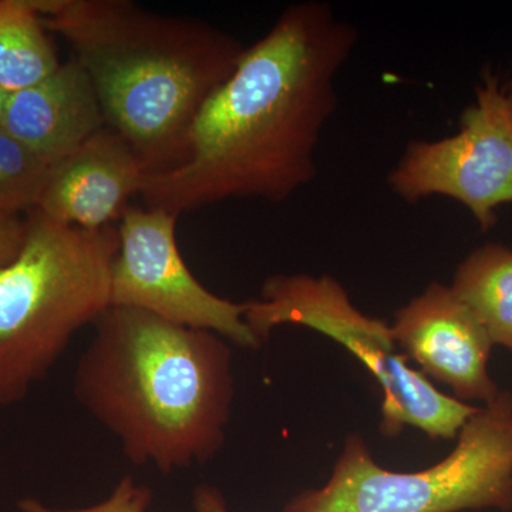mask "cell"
<instances>
[{"label": "cell", "instance_id": "obj_1", "mask_svg": "<svg viewBox=\"0 0 512 512\" xmlns=\"http://www.w3.org/2000/svg\"><path fill=\"white\" fill-rule=\"evenodd\" d=\"M357 40L328 2L288 6L202 104L178 160L147 174L146 207L180 217L234 198L284 202L311 184Z\"/></svg>", "mask_w": 512, "mask_h": 512}, {"label": "cell", "instance_id": "obj_2", "mask_svg": "<svg viewBox=\"0 0 512 512\" xmlns=\"http://www.w3.org/2000/svg\"><path fill=\"white\" fill-rule=\"evenodd\" d=\"M94 325L73 393L124 456L164 474L217 456L234 402L228 340L137 309L109 308Z\"/></svg>", "mask_w": 512, "mask_h": 512}, {"label": "cell", "instance_id": "obj_3", "mask_svg": "<svg viewBox=\"0 0 512 512\" xmlns=\"http://www.w3.org/2000/svg\"><path fill=\"white\" fill-rule=\"evenodd\" d=\"M89 76L107 126L148 173L180 157L192 121L247 47L210 23L160 15L128 0H32Z\"/></svg>", "mask_w": 512, "mask_h": 512}, {"label": "cell", "instance_id": "obj_4", "mask_svg": "<svg viewBox=\"0 0 512 512\" xmlns=\"http://www.w3.org/2000/svg\"><path fill=\"white\" fill-rule=\"evenodd\" d=\"M19 254L0 268V407L25 399L73 336L110 308L117 228L82 229L30 211Z\"/></svg>", "mask_w": 512, "mask_h": 512}, {"label": "cell", "instance_id": "obj_5", "mask_svg": "<svg viewBox=\"0 0 512 512\" xmlns=\"http://www.w3.org/2000/svg\"><path fill=\"white\" fill-rule=\"evenodd\" d=\"M512 510V393L481 407L450 456L413 473L377 464L349 434L328 483L295 495L282 512H461Z\"/></svg>", "mask_w": 512, "mask_h": 512}, {"label": "cell", "instance_id": "obj_6", "mask_svg": "<svg viewBox=\"0 0 512 512\" xmlns=\"http://www.w3.org/2000/svg\"><path fill=\"white\" fill-rule=\"evenodd\" d=\"M245 320L262 345L278 326L295 325L323 333L349 350L382 389L383 436H399L410 426L431 440H454L480 412L481 407L440 392L413 369L390 325L357 309L333 276H271L262 285L261 298L248 301Z\"/></svg>", "mask_w": 512, "mask_h": 512}, {"label": "cell", "instance_id": "obj_7", "mask_svg": "<svg viewBox=\"0 0 512 512\" xmlns=\"http://www.w3.org/2000/svg\"><path fill=\"white\" fill-rule=\"evenodd\" d=\"M387 185L409 204L434 195L460 202L483 232L497 224V208L512 202V121L497 74H483L454 136L407 143Z\"/></svg>", "mask_w": 512, "mask_h": 512}, {"label": "cell", "instance_id": "obj_8", "mask_svg": "<svg viewBox=\"0 0 512 512\" xmlns=\"http://www.w3.org/2000/svg\"><path fill=\"white\" fill-rule=\"evenodd\" d=\"M177 220L178 215L160 208H128L117 228L110 308L137 309L175 325L217 333L242 349L261 348L245 320L248 302L215 295L185 264L175 237Z\"/></svg>", "mask_w": 512, "mask_h": 512}, {"label": "cell", "instance_id": "obj_9", "mask_svg": "<svg viewBox=\"0 0 512 512\" xmlns=\"http://www.w3.org/2000/svg\"><path fill=\"white\" fill-rule=\"evenodd\" d=\"M400 350L426 377L460 402L493 403L501 390L488 373L494 345L480 320L450 286L433 282L396 313L392 325Z\"/></svg>", "mask_w": 512, "mask_h": 512}, {"label": "cell", "instance_id": "obj_10", "mask_svg": "<svg viewBox=\"0 0 512 512\" xmlns=\"http://www.w3.org/2000/svg\"><path fill=\"white\" fill-rule=\"evenodd\" d=\"M147 174L136 151L106 126L56 165L37 210L69 227H113L141 194Z\"/></svg>", "mask_w": 512, "mask_h": 512}, {"label": "cell", "instance_id": "obj_11", "mask_svg": "<svg viewBox=\"0 0 512 512\" xmlns=\"http://www.w3.org/2000/svg\"><path fill=\"white\" fill-rule=\"evenodd\" d=\"M106 126L96 90L74 59L28 89L9 93L0 124L53 167Z\"/></svg>", "mask_w": 512, "mask_h": 512}, {"label": "cell", "instance_id": "obj_12", "mask_svg": "<svg viewBox=\"0 0 512 512\" xmlns=\"http://www.w3.org/2000/svg\"><path fill=\"white\" fill-rule=\"evenodd\" d=\"M448 286L477 316L493 345L512 353V249L497 242L474 249Z\"/></svg>", "mask_w": 512, "mask_h": 512}, {"label": "cell", "instance_id": "obj_13", "mask_svg": "<svg viewBox=\"0 0 512 512\" xmlns=\"http://www.w3.org/2000/svg\"><path fill=\"white\" fill-rule=\"evenodd\" d=\"M60 64L32 0H0V87L8 93L28 89Z\"/></svg>", "mask_w": 512, "mask_h": 512}, {"label": "cell", "instance_id": "obj_14", "mask_svg": "<svg viewBox=\"0 0 512 512\" xmlns=\"http://www.w3.org/2000/svg\"><path fill=\"white\" fill-rule=\"evenodd\" d=\"M55 167L0 128V215L36 210Z\"/></svg>", "mask_w": 512, "mask_h": 512}, {"label": "cell", "instance_id": "obj_15", "mask_svg": "<svg viewBox=\"0 0 512 512\" xmlns=\"http://www.w3.org/2000/svg\"><path fill=\"white\" fill-rule=\"evenodd\" d=\"M153 503V491L146 484H138L133 477L121 478L106 500L84 508H53L36 498H23L18 503L20 512H147Z\"/></svg>", "mask_w": 512, "mask_h": 512}, {"label": "cell", "instance_id": "obj_16", "mask_svg": "<svg viewBox=\"0 0 512 512\" xmlns=\"http://www.w3.org/2000/svg\"><path fill=\"white\" fill-rule=\"evenodd\" d=\"M26 222L16 215H0V268L16 258L25 241Z\"/></svg>", "mask_w": 512, "mask_h": 512}, {"label": "cell", "instance_id": "obj_17", "mask_svg": "<svg viewBox=\"0 0 512 512\" xmlns=\"http://www.w3.org/2000/svg\"><path fill=\"white\" fill-rule=\"evenodd\" d=\"M194 512H231L220 488L211 484H198L192 491Z\"/></svg>", "mask_w": 512, "mask_h": 512}, {"label": "cell", "instance_id": "obj_18", "mask_svg": "<svg viewBox=\"0 0 512 512\" xmlns=\"http://www.w3.org/2000/svg\"><path fill=\"white\" fill-rule=\"evenodd\" d=\"M505 90V100H507L508 113H510L511 121H512V82L508 84L507 87H504Z\"/></svg>", "mask_w": 512, "mask_h": 512}, {"label": "cell", "instance_id": "obj_19", "mask_svg": "<svg viewBox=\"0 0 512 512\" xmlns=\"http://www.w3.org/2000/svg\"><path fill=\"white\" fill-rule=\"evenodd\" d=\"M9 93L0 87V124H2L3 110H5L6 100H8Z\"/></svg>", "mask_w": 512, "mask_h": 512}]
</instances>
